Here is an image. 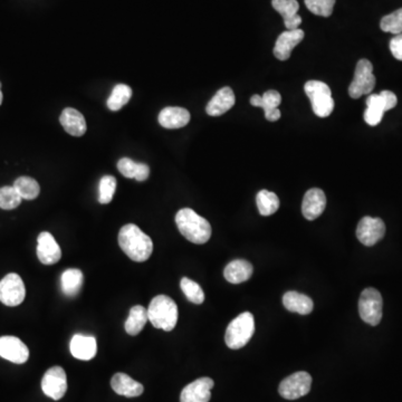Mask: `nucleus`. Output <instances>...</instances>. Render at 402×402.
Masks as SVG:
<instances>
[{
  "mask_svg": "<svg viewBox=\"0 0 402 402\" xmlns=\"http://www.w3.org/2000/svg\"><path fill=\"white\" fill-rule=\"evenodd\" d=\"M280 103L282 97L275 90H266L262 97L255 94L251 97V104L256 108H262L265 112L266 119L271 122L280 119V111L278 110Z\"/></svg>",
  "mask_w": 402,
  "mask_h": 402,
  "instance_id": "obj_15",
  "label": "nucleus"
},
{
  "mask_svg": "<svg viewBox=\"0 0 402 402\" xmlns=\"http://www.w3.org/2000/svg\"><path fill=\"white\" fill-rule=\"evenodd\" d=\"M325 207H327V197L323 190L313 188L304 195L302 213L307 220H315L318 218L323 213Z\"/></svg>",
  "mask_w": 402,
  "mask_h": 402,
  "instance_id": "obj_16",
  "label": "nucleus"
},
{
  "mask_svg": "<svg viewBox=\"0 0 402 402\" xmlns=\"http://www.w3.org/2000/svg\"><path fill=\"white\" fill-rule=\"evenodd\" d=\"M383 300L378 289L369 287L362 291L358 300V313L365 323L376 327L381 322Z\"/></svg>",
  "mask_w": 402,
  "mask_h": 402,
  "instance_id": "obj_6",
  "label": "nucleus"
},
{
  "mask_svg": "<svg viewBox=\"0 0 402 402\" xmlns=\"http://www.w3.org/2000/svg\"><path fill=\"white\" fill-rule=\"evenodd\" d=\"M150 175V168L148 164H137V175H135V180L137 181H146V179L149 178Z\"/></svg>",
  "mask_w": 402,
  "mask_h": 402,
  "instance_id": "obj_39",
  "label": "nucleus"
},
{
  "mask_svg": "<svg viewBox=\"0 0 402 402\" xmlns=\"http://www.w3.org/2000/svg\"><path fill=\"white\" fill-rule=\"evenodd\" d=\"M256 204L262 216H271L280 208V199L276 193L268 190H260V193H257Z\"/></svg>",
  "mask_w": 402,
  "mask_h": 402,
  "instance_id": "obj_28",
  "label": "nucleus"
},
{
  "mask_svg": "<svg viewBox=\"0 0 402 402\" xmlns=\"http://www.w3.org/2000/svg\"><path fill=\"white\" fill-rule=\"evenodd\" d=\"M304 36L305 34L300 28L282 32L275 43V57L280 61H287L291 57V50L303 41Z\"/></svg>",
  "mask_w": 402,
  "mask_h": 402,
  "instance_id": "obj_17",
  "label": "nucleus"
},
{
  "mask_svg": "<svg viewBox=\"0 0 402 402\" xmlns=\"http://www.w3.org/2000/svg\"><path fill=\"white\" fill-rule=\"evenodd\" d=\"M119 245L130 260L137 262L149 260L153 251L152 239L134 224H128L121 228Z\"/></svg>",
  "mask_w": 402,
  "mask_h": 402,
  "instance_id": "obj_1",
  "label": "nucleus"
},
{
  "mask_svg": "<svg viewBox=\"0 0 402 402\" xmlns=\"http://www.w3.org/2000/svg\"><path fill=\"white\" fill-rule=\"evenodd\" d=\"M175 224L181 235L197 245L206 244L211 237L209 222L190 208L179 210L175 215Z\"/></svg>",
  "mask_w": 402,
  "mask_h": 402,
  "instance_id": "obj_2",
  "label": "nucleus"
},
{
  "mask_svg": "<svg viewBox=\"0 0 402 402\" xmlns=\"http://www.w3.org/2000/svg\"><path fill=\"white\" fill-rule=\"evenodd\" d=\"M390 50L394 59L402 61V34L396 35L391 39Z\"/></svg>",
  "mask_w": 402,
  "mask_h": 402,
  "instance_id": "obj_38",
  "label": "nucleus"
},
{
  "mask_svg": "<svg viewBox=\"0 0 402 402\" xmlns=\"http://www.w3.org/2000/svg\"><path fill=\"white\" fill-rule=\"evenodd\" d=\"M159 123L166 128H180L186 126L190 121L188 110L178 106H168L159 114Z\"/></svg>",
  "mask_w": 402,
  "mask_h": 402,
  "instance_id": "obj_23",
  "label": "nucleus"
},
{
  "mask_svg": "<svg viewBox=\"0 0 402 402\" xmlns=\"http://www.w3.org/2000/svg\"><path fill=\"white\" fill-rule=\"evenodd\" d=\"M14 188L17 190V193L21 195V199L32 200L36 199L41 193V186L38 184L35 179L30 177H21L14 182Z\"/></svg>",
  "mask_w": 402,
  "mask_h": 402,
  "instance_id": "obj_30",
  "label": "nucleus"
},
{
  "mask_svg": "<svg viewBox=\"0 0 402 402\" xmlns=\"http://www.w3.org/2000/svg\"><path fill=\"white\" fill-rule=\"evenodd\" d=\"M26 298V287L21 277L15 273L0 280V302L7 306H18Z\"/></svg>",
  "mask_w": 402,
  "mask_h": 402,
  "instance_id": "obj_9",
  "label": "nucleus"
},
{
  "mask_svg": "<svg viewBox=\"0 0 402 402\" xmlns=\"http://www.w3.org/2000/svg\"><path fill=\"white\" fill-rule=\"evenodd\" d=\"M149 320L148 318V309L141 305H135L130 309L128 318H126V331L128 334L137 335L146 327V322Z\"/></svg>",
  "mask_w": 402,
  "mask_h": 402,
  "instance_id": "obj_27",
  "label": "nucleus"
},
{
  "mask_svg": "<svg viewBox=\"0 0 402 402\" xmlns=\"http://www.w3.org/2000/svg\"><path fill=\"white\" fill-rule=\"evenodd\" d=\"M380 27L385 32H391L394 35L402 34V8L382 18Z\"/></svg>",
  "mask_w": 402,
  "mask_h": 402,
  "instance_id": "obj_34",
  "label": "nucleus"
},
{
  "mask_svg": "<svg viewBox=\"0 0 402 402\" xmlns=\"http://www.w3.org/2000/svg\"><path fill=\"white\" fill-rule=\"evenodd\" d=\"M305 93L312 103L313 112L318 117H327L334 110L332 92L327 83L309 81L304 86Z\"/></svg>",
  "mask_w": 402,
  "mask_h": 402,
  "instance_id": "obj_5",
  "label": "nucleus"
},
{
  "mask_svg": "<svg viewBox=\"0 0 402 402\" xmlns=\"http://www.w3.org/2000/svg\"><path fill=\"white\" fill-rule=\"evenodd\" d=\"M132 90L126 84H117L108 99V108L111 111H119L131 99Z\"/></svg>",
  "mask_w": 402,
  "mask_h": 402,
  "instance_id": "obj_29",
  "label": "nucleus"
},
{
  "mask_svg": "<svg viewBox=\"0 0 402 402\" xmlns=\"http://www.w3.org/2000/svg\"><path fill=\"white\" fill-rule=\"evenodd\" d=\"M312 387V376L309 373L300 372L293 373L280 382L278 392L280 396L287 400H295L306 396L311 391Z\"/></svg>",
  "mask_w": 402,
  "mask_h": 402,
  "instance_id": "obj_8",
  "label": "nucleus"
},
{
  "mask_svg": "<svg viewBox=\"0 0 402 402\" xmlns=\"http://www.w3.org/2000/svg\"><path fill=\"white\" fill-rule=\"evenodd\" d=\"M180 287L182 291H184V294L186 295V298L191 303L197 304V305H200V304L204 303V293L198 283H195L193 280H189L188 277H184L181 280Z\"/></svg>",
  "mask_w": 402,
  "mask_h": 402,
  "instance_id": "obj_31",
  "label": "nucleus"
},
{
  "mask_svg": "<svg viewBox=\"0 0 402 402\" xmlns=\"http://www.w3.org/2000/svg\"><path fill=\"white\" fill-rule=\"evenodd\" d=\"M0 88H1V83H0ZM3 103V92L0 90V105Z\"/></svg>",
  "mask_w": 402,
  "mask_h": 402,
  "instance_id": "obj_40",
  "label": "nucleus"
},
{
  "mask_svg": "<svg viewBox=\"0 0 402 402\" xmlns=\"http://www.w3.org/2000/svg\"><path fill=\"white\" fill-rule=\"evenodd\" d=\"M385 112L373 106V105H367V110L365 112V121L367 124L371 126H376L382 121Z\"/></svg>",
  "mask_w": 402,
  "mask_h": 402,
  "instance_id": "obj_37",
  "label": "nucleus"
},
{
  "mask_svg": "<svg viewBox=\"0 0 402 402\" xmlns=\"http://www.w3.org/2000/svg\"><path fill=\"white\" fill-rule=\"evenodd\" d=\"M213 385V380L207 376L197 379L181 391L180 402H209Z\"/></svg>",
  "mask_w": 402,
  "mask_h": 402,
  "instance_id": "obj_14",
  "label": "nucleus"
},
{
  "mask_svg": "<svg viewBox=\"0 0 402 402\" xmlns=\"http://www.w3.org/2000/svg\"><path fill=\"white\" fill-rule=\"evenodd\" d=\"M255 332V320L251 313L244 312L231 320L224 334V342L231 350L245 347Z\"/></svg>",
  "mask_w": 402,
  "mask_h": 402,
  "instance_id": "obj_4",
  "label": "nucleus"
},
{
  "mask_svg": "<svg viewBox=\"0 0 402 402\" xmlns=\"http://www.w3.org/2000/svg\"><path fill=\"white\" fill-rule=\"evenodd\" d=\"M41 390L52 400H59L67 391V376L61 367H52L41 380Z\"/></svg>",
  "mask_w": 402,
  "mask_h": 402,
  "instance_id": "obj_10",
  "label": "nucleus"
},
{
  "mask_svg": "<svg viewBox=\"0 0 402 402\" xmlns=\"http://www.w3.org/2000/svg\"><path fill=\"white\" fill-rule=\"evenodd\" d=\"M376 76L373 75V66L370 61L360 59L356 64L354 77L349 86V94L352 99L362 95H369L376 86Z\"/></svg>",
  "mask_w": 402,
  "mask_h": 402,
  "instance_id": "obj_7",
  "label": "nucleus"
},
{
  "mask_svg": "<svg viewBox=\"0 0 402 402\" xmlns=\"http://www.w3.org/2000/svg\"><path fill=\"white\" fill-rule=\"evenodd\" d=\"M271 6L283 17L286 30H298L302 17L298 15L300 5L296 0H271Z\"/></svg>",
  "mask_w": 402,
  "mask_h": 402,
  "instance_id": "obj_19",
  "label": "nucleus"
},
{
  "mask_svg": "<svg viewBox=\"0 0 402 402\" xmlns=\"http://www.w3.org/2000/svg\"><path fill=\"white\" fill-rule=\"evenodd\" d=\"M117 190V179L112 175H104L99 181V202L102 204H108L113 199L114 193Z\"/></svg>",
  "mask_w": 402,
  "mask_h": 402,
  "instance_id": "obj_33",
  "label": "nucleus"
},
{
  "mask_svg": "<svg viewBox=\"0 0 402 402\" xmlns=\"http://www.w3.org/2000/svg\"><path fill=\"white\" fill-rule=\"evenodd\" d=\"M70 350L72 356L77 360L90 361L97 356V343L94 336L75 334L70 343Z\"/></svg>",
  "mask_w": 402,
  "mask_h": 402,
  "instance_id": "obj_18",
  "label": "nucleus"
},
{
  "mask_svg": "<svg viewBox=\"0 0 402 402\" xmlns=\"http://www.w3.org/2000/svg\"><path fill=\"white\" fill-rule=\"evenodd\" d=\"M111 387L115 394L126 398H135L141 396L144 387L140 382L132 379L126 373H115L111 380Z\"/></svg>",
  "mask_w": 402,
  "mask_h": 402,
  "instance_id": "obj_21",
  "label": "nucleus"
},
{
  "mask_svg": "<svg viewBox=\"0 0 402 402\" xmlns=\"http://www.w3.org/2000/svg\"><path fill=\"white\" fill-rule=\"evenodd\" d=\"M385 233V224L380 218L363 217L356 227V237L365 246L376 245Z\"/></svg>",
  "mask_w": 402,
  "mask_h": 402,
  "instance_id": "obj_11",
  "label": "nucleus"
},
{
  "mask_svg": "<svg viewBox=\"0 0 402 402\" xmlns=\"http://www.w3.org/2000/svg\"><path fill=\"white\" fill-rule=\"evenodd\" d=\"M236 102V97L231 88H220L213 99H210L206 112L210 117H220L222 114L229 111Z\"/></svg>",
  "mask_w": 402,
  "mask_h": 402,
  "instance_id": "obj_20",
  "label": "nucleus"
},
{
  "mask_svg": "<svg viewBox=\"0 0 402 402\" xmlns=\"http://www.w3.org/2000/svg\"><path fill=\"white\" fill-rule=\"evenodd\" d=\"M37 257L44 265H54L61 260V247L48 231H43L38 235Z\"/></svg>",
  "mask_w": 402,
  "mask_h": 402,
  "instance_id": "obj_13",
  "label": "nucleus"
},
{
  "mask_svg": "<svg viewBox=\"0 0 402 402\" xmlns=\"http://www.w3.org/2000/svg\"><path fill=\"white\" fill-rule=\"evenodd\" d=\"M148 318L155 329L170 332L178 322V306L166 295H157L150 303Z\"/></svg>",
  "mask_w": 402,
  "mask_h": 402,
  "instance_id": "obj_3",
  "label": "nucleus"
},
{
  "mask_svg": "<svg viewBox=\"0 0 402 402\" xmlns=\"http://www.w3.org/2000/svg\"><path fill=\"white\" fill-rule=\"evenodd\" d=\"M137 164H139L137 162H134L128 157H122L117 162V169H119V173L124 175L126 178L133 179L137 175Z\"/></svg>",
  "mask_w": 402,
  "mask_h": 402,
  "instance_id": "obj_36",
  "label": "nucleus"
},
{
  "mask_svg": "<svg viewBox=\"0 0 402 402\" xmlns=\"http://www.w3.org/2000/svg\"><path fill=\"white\" fill-rule=\"evenodd\" d=\"M59 122L65 131L73 137H82L88 128L83 114L75 108H65L59 117Z\"/></svg>",
  "mask_w": 402,
  "mask_h": 402,
  "instance_id": "obj_22",
  "label": "nucleus"
},
{
  "mask_svg": "<svg viewBox=\"0 0 402 402\" xmlns=\"http://www.w3.org/2000/svg\"><path fill=\"white\" fill-rule=\"evenodd\" d=\"M0 356L16 365H23L30 358V350L21 340L7 335L0 338Z\"/></svg>",
  "mask_w": 402,
  "mask_h": 402,
  "instance_id": "obj_12",
  "label": "nucleus"
},
{
  "mask_svg": "<svg viewBox=\"0 0 402 402\" xmlns=\"http://www.w3.org/2000/svg\"><path fill=\"white\" fill-rule=\"evenodd\" d=\"M253 265L245 260H235L224 267V276L231 284L244 283L253 275Z\"/></svg>",
  "mask_w": 402,
  "mask_h": 402,
  "instance_id": "obj_24",
  "label": "nucleus"
},
{
  "mask_svg": "<svg viewBox=\"0 0 402 402\" xmlns=\"http://www.w3.org/2000/svg\"><path fill=\"white\" fill-rule=\"evenodd\" d=\"M21 199L17 190L12 186L0 188V208L3 210H12L21 204Z\"/></svg>",
  "mask_w": 402,
  "mask_h": 402,
  "instance_id": "obj_32",
  "label": "nucleus"
},
{
  "mask_svg": "<svg viewBox=\"0 0 402 402\" xmlns=\"http://www.w3.org/2000/svg\"><path fill=\"white\" fill-rule=\"evenodd\" d=\"M83 280L84 276L79 269L77 268L66 269L61 276V291L68 298H74L82 289Z\"/></svg>",
  "mask_w": 402,
  "mask_h": 402,
  "instance_id": "obj_26",
  "label": "nucleus"
},
{
  "mask_svg": "<svg viewBox=\"0 0 402 402\" xmlns=\"http://www.w3.org/2000/svg\"><path fill=\"white\" fill-rule=\"evenodd\" d=\"M306 7L314 15L329 17L332 15L335 0H304Z\"/></svg>",
  "mask_w": 402,
  "mask_h": 402,
  "instance_id": "obj_35",
  "label": "nucleus"
},
{
  "mask_svg": "<svg viewBox=\"0 0 402 402\" xmlns=\"http://www.w3.org/2000/svg\"><path fill=\"white\" fill-rule=\"evenodd\" d=\"M283 305L289 312L298 313L300 315L309 314L314 309L312 298L294 291H287L284 294Z\"/></svg>",
  "mask_w": 402,
  "mask_h": 402,
  "instance_id": "obj_25",
  "label": "nucleus"
}]
</instances>
